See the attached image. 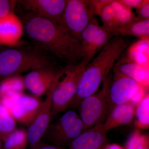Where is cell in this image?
<instances>
[{
  "label": "cell",
  "instance_id": "1",
  "mask_svg": "<svg viewBox=\"0 0 149 149\" xmlns=\"http://www.w3.org/2000/svg\"><path fill=\"white\" fill-rule=\"evenodd\" d=\"M25 30L36 46L68 65L82 59L80 41L56 22L34 15L26 22Z\"/></svg>",
  "mask_w": 149,
  "mask_h": 149
},
{
  "label": "cell",
  "instance_id": "2",
  "mask_svg": "<svg viewBox=\"0 0 149 149\" xmlns=\"http://www.w3.org/2000/svg\"><path fill=\"white\" fill-rule=\"evenodd\" d=\"M128 47V42L122 36H114L109 40L86 67L69 108H77L83 99L96 93Z\"/></svg>",
  "mask_w": 149,
  "mask_h": 149
},
{
  "label": "cell",
  "instance_id": "3",
  "mask_svg": "<svg viewBox=\"0 0 149 149\" xmlns=\"http://www.w3.org/2000/svg\"><path fill=\"white\" fill-rule=\"evenodd\" d=\"M53 65L49 53L38 46L8 48L0 52V78L3 80Z\"/></svg>",
  "mask_w": 149,
  "mask_h": 149
},
{
  "label": "cell",
  "instance_id": "4",
  "mask_svg": "<svg viewBox=\"0 0 149 149\" xmlns=\"http://www.w3.org/2000/svg\"><path fill=\"white\" fill-rule=\"evenodd\" d=\"M88 64L87 62L82 60L77 64L68 65L63 69L64 76L61 80L59 79L53 92L52 118L69 108L77 92L83 72Z\"/></svg>",
  "mask_w": 149,
  "mask_h": 149
},
{
  "label": "cell",
  "instance_id": "5",
  "mask_svg": "<svg viewBox=\"0 0 149 149\" xmlns=\"http://www.w3.org/2000/svg\"><path fill=\"white\" fill-rule=\"evenodd\" d=\"M85 130L79 115L74 110L70 109L50 123L41 141L62 148H68Z\"/></svg>",
  "mask_w": 149,
  "mask_h": 149
},
{
  "label": "cell",
  "instance_id": "6",
  "mask_svg": "<svg viewBox=\"0 0 149 149\" xmlns=\"http://www.w3.org/2000/svg\"><path fill=\"white\" fill-rule=\"evenodd\" d=\"M112 77L110 73L103 81L102 90L85 98L79 104V116L85 130L103 123L109 113V89Z\"/></svg>",
  "mask_w": 149,
  "mask_h": 149
},
{
  "label": "cell",
  "instance_id": "7",
  "mask_svg": "<svg viewBox=\"0 0 149 149\" xmlns=\"http://www.w3.org/2000/svg\"><path fill=\"white\" fill-rule=\"evenodd\" d=\"M114 36L113 33L101 26L93 16L80 36L82 60L90 63L94 56Z\"/></svg>",
  "mask_w": 149,
  "mask_h": 149
},
{
  "label": "cell",
  "instance_id": "8",
  "mask_svg": "<svg viewBox=\"0 0 149 149\" xmlns=\"http://www.w3.org/2000/svg\"><path fill=\"white\" fill-rule=\"evenodd\" d=\"M93 15L88 0H68L63 17L64 27L80 42V36Z\"/></svg>",
  "mask_w": 149,
  "mask_h": 149
},
{
  "label": "cell",
  "instance_id": "9",
  "mask_svg": "<svg viewBox=\"0 0 149 149\" xmlns=\"http://www.w3.org/2000/svg\"><path fill=\"white\" fill-rule=\"evenodd\" d=\"M62 73L56 80L45 99L35 119L28 126L27 130L29 149H34L42 141L47 128L51 123L52 117V97L55 86Z\"/></svg>",
  "mask_w": 149,
  "mask_h": 149
},
{
  "label": "cell",
  "instance_id": "10",
  "mask_svg": "<svg viewBox=\"0 0 149 149\" xmlns=\"http://www.w3.org/2000/svg\"><path fill=\"white\" fill-rule=\"evenodd\" d=\"M62 72H58L53 66L32 70L24 77L25 88L37 97L47 95Z\"/></svg>",
  "mask_w": 149,
  "mask_h": 149
},
{
  "label": "cell",
  "instance_id": "11",
  "mask_svg": "<svg viewBox=\"0 0 149 149\" xmlns=\"http://www.w3.org/2000/svg\"><path fill=\"white\" fill-rule=\"evenodd\" d=\"M113 71L109 89V113L115 107L130 102L140 85L119 71L114 70Z\"/></svg>",
  "mask_w": 149,
  "mask_h": 149
},
{
  "label": "cell",
  "instance_id": "12",
  "mask_svg": "<svg viewBox=\"0 0 149 149\" xmlns=\"http://www.w3.org/2000/svg\"><path fill=\"white\" fill-rule=\"evenodd\" d=\"M17 2L32 12L35 16L50 19L63 26V17L68 0H23Z\"/></svg>",
  "mask_w": 149,
  "mask_h": 149
},
{
  "label": "cell",
  "instance_id": "13",
  "mask_svg": "<svg viewBox=\"0 0 149 149\" xmlns=\"http://www.w3.org/2000/svg\"><path fill=\"white\" fill-rule=\"evenodd\" d=\"M43 102L40 97L22 93L13 104L9 111L16 122L28 127L40 111Z\"/></svg>",
  "mask_w": 149,
  "mask_h": 149
},
{
  "label": "cell",
  "instance_id": "14",
  "mask_svg": "<svg viewBox=\"0 0 149 149\" xmlns=\"http://www.w3.org/2000/svg\"><path fill=\"white\" fill-rule=\"evenodd\" d=\"M108 143L103 123H99L83 131L72 141L68 149H104Z\"/></svg>",
  "mask_w": 149,
  "mask_h": 149
},
{
  "label": "cell",
  "instance_id": "15",
  "mask_svg": "<svg viewBox=\"0 0 149 149\" xmlns=\"http://www.w3.org/2000/svg\"><path fill=\"white\" fill-rule=\"evenodd\" d=\"M23 32L22 22L13 12L0 18V45H17L20 42Z\"/></svg>",
  "mask_w": 149,
  "mask_h": 149
},
{
  "label": "cell",
  "instance_id": "16",
  "mask_svg": "<svg viewBox=\"0 0 149 149\" xmlns=\"http://www.w3.org/2000/svg\"><path fill=\"white\" fill-rule=\"evenodd\" d=\"M136 107L130 102L115 107L103 123L104 130L107 132L113 128L132 122L135 116Z\"/></svg>",
  "mask_w": 149,
  "mask_h": 149
},
{
  "label": "cell",
  "instance_id": "17",
  "mask_svg": "<svg viewBox=\"0 0 149 149\" xmlns=\"http://www.w3.org/2000/svg\"><path fill=\"white\" fill-rule=\"evenodd\" d=\"M114 36H130L149 42V19H138L128 24L118 26L113 32Z\"/></svg>",
  "mask_w": 149,
  "mask_h": 149
},
{
  "label": "cell",
  "instance_id": "18",
  "mask_svg": "<svg viewBox=\"0 0 149 149\" xmlns=\"http://www.w3.org/2000/svg\"><path fill=\"white\" fill-rule=\"evenodd\" d=\"M126 57L120 62H131L149 69V42L139 40L128 47Z\"/></svg>",
  "mask_w": 149,
  "mask_h": 149
},
{
  "label": "cell",
  "instance_id": "19",
  "mask_svg": "<svg viewBox=\"0 0 149 149\" xmlns=\"http://www.w3.org/2000/svg\"><path fill=\"white\" fill-rule=\"evenodd\" d=\"M114 70L130 77L139 85L149 88V69L131 62L119 61L116 64Z\"/></svg>",
  "mask_w": 149,
  "mask_h": 149
},
{
  "label": "cell",
  "instance_id": "20",
  "mask_svg": "<svg viewBox=\"0 0 149 149\" xmlns=\"http://www.w3.org/2000/svg\"><path fill=\"white\" fill-rule=\"evenodd\" d=\"M2 149H26L28 146L27 130L17 128L3 141Z\"/></svg>",
  "mask_w": 149,
  "mask_h": 149
},
{
  "label": "cell",
  "instance_id": "21",
  "mask_svg": "<svg viewBox=\"0 0 149 149\" xmlns=\"http://www.w3.org/2000/svg\"><path fill=\"white\" fill-rule=\"evenodd\" d=\"M25 89L24 77L21 75L6 77L0 82V99L8 93L13 92L22 93Z\"/></svg>",
  "mask_w": 149,
  "mask_h": 149
},
{
  "label": "cell",
  "instance_id": "22",
  "mask_svg": "<svg viewBox=\"0 0 149 149\" xmlns=\"http://www.w3.org/2000/svg\"><path fill=\"white\" fill-rule=\"evenodd\" d=\"M110 6L115 14L119 26L139 19L133 13L132 9L124 5L120 0H112Z\"/></svg>",
  "mask_w": 149,
  "mask_h": 149
},
{
  "label": "cell",
  "instance_id": "23",
  "mask_svg": "<svg viewBox=\"0 0 149 149\" xmlns=\"http://www.w3.org/2000/svg\"><path fill=\"white\" fill-rule=\"evenodd\" d=\"M17 128V122L8 110L0 102V138L3 141Z\"/></svg>",
  "mask_w": 149,
  "mask_h": 149
},
{
  "label": "cell",
  "instance_id": "24",
  "mask_svg": "<svg viewBox=\"0 0 149 149\" xmlns=\"http://www.w3.org/2000/svg\"><path fill=\"white\" fill-rule=\"evenodd\" d=\"M136 125L139 128L148 129L149 126V95L147 94L136 107Z\"/></svg>",
  "mask_w": 149,
  "mask_h": 149
},
{
  "label": "cell",
  "instance_id": "25",
  "mask_svg": "<svg viewBox=\"0 0 149 149\" xmlns=\"http://www.w3.org/2000/svg\"><path fill=\"white\" fill-rule=\"evenodd\" d=\"M100 17L102 22V27L112 33H113L115 29L119 26L115 14L110 4L105 7Z\"/></svg>",
  "mask_w": 149,
  "mask_h": 149
},
{
  "label": "cell",
  "instance_id": "26",
  "mask_svg": "<svg viewBox=\"0 0 149 149\" xmlns=\"http://www.w3.org/2000/svg\"><path fill=\"white\" fill-rule=\"evenodd\" d=\"M112 0H88V5L91 14L94 15L100 16L103 10Z\"/></svg>",
  "mask_w": 149,
  "mask_h": 149
},
{
  "label": "cell",
  "instance_id": "27",
  "mask_svg": "<svg viewBox=\"0 0 149 149\" xmlns=\"http://www.w3.org/2000/svg\"><path fill=\"white\" fill-rule=\"evenodd\" d=\"M146 136L138 129L134 130L128 139L125 149H136L142 143Z\"/></svg>",
  "mask_w": 149,
  "mask_h": 149
},
{
  "label": "cell",
  "instance_id": "28",
  "mask_svg": "<svg viewBox=\"0 0 149 149\" xmlns=\"http://www.w3.org/2000/svg\"><path fill=\"white\" fill-rule=\"evenodd\" d=\"M15 1L0 0V18L13 12Z\"/></svg>",
  "mask_w": 149,
  "mask_h": 149
},
{
  "label": "cell",
  "instance_id": "29",
  "mask_svg": "<svg viewBox=\"0 0 149 149\" xmlns=\"http://www.w3.org/2000/svg\"><path fill=\"white\" fill-rule=\"evenodd\" d=\"M135 9L138 14L137 17L139 19H149V1L148 0H143L142 3Z\"/></svg>",
  "mask_w": 149,
  "mask_h": 149
},
{
  "label": "cell",
  "instance_id": "30",
  "mask_svg": "<svg viewBox=\"0 0 149 149\" xmlns=\"http://www.w3.org/2000/svg\"><path fill=\"white\" fill-rule=\"evenodd\" d=\"M148 90V87H145L141 85H139L138 90L130 102L135 105L136 107L137 106L138 104L143 99L146 95L148 94L147 93Z\"/></svg>",
  "mask_w": 149,
  "mask_h": 149
},
{
  "label": "cell",
  "instance_id": "31",
  "mask_svg": "<svg viewBox=\"0 0 149 149\" xmlns=\"http://www.w3.org/2000/svg\"><path fill=\"white\" fill-rule=\"evenodd\" d=\"M123 4L130 8L136 9L143 2V0H120Z\"/></svg>",
  "mask_w": 149,
  "mask_h": 149
},
{
  "label": "cell",
  "instance_id": "32",
  "mask_svg": "<svg viewBox=\"0 0 149 149\" xmlns=\"http://www.w3.org/2000/svg\"><path fill=\"white\" fill-rule=\"evenodd\" d=\"M34 149H65V148L47 143L41 141Z\"/></svg>",
  "mask_w": 149,
  "mask_h": 149
},
{
  "label": "cell",
  "instance_id": "33",
  "mask_svg": "<svg viewBox=\"0 0 149 149\" xmlns=\"http://www.w3.org/2000/svg\"><path fill=\"white\" fill-rule=\"evenodd\" d=\"M136 149H149V136H146L142 143L138 146Z\"/></svg>",
  "mask_w": 149,
  "mask_h": 149
},
{
  "label": "cell",
  "instance_id": "34",
  "mask_svg": "<svg viewBox=\"0 0 149 149\" xmlns=\"http://www.w3.org/2000/svg\"><path fill=\"white\" fill-rule=\"evenodd\" d=\"M104 149H124L123 147L116 144H107Z\"/></svg>",
  "mask_w": 149,
  "mask_h": 149
},
{
  "label": "cell",
  "instance_id": "35",
  "mask_svg": "<svg viewBox=\"0 0 149 149\" xmlns=\"http://www.w3.org/2000/svg\"><path fill=\"white\" fill-rule=\"evenodd\" d=\"M1 139L0 138V149H2V146L1 144Z\"/></svg>",
  "mask_w": 149,
  "mask_h": 149
}]
</instances>
